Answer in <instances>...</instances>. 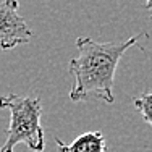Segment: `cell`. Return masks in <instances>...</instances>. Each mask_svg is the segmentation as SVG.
<instances>
[{
  "mask_svg": "<svg viewBox=\"0 0 152 152\" xmlns=\"http://www.w3.org/2000/svg\"><path fill=\"white\" fill-rule=\"evenodd\" d=\"M141 37H147L146 32L131 36L120 42H96L91 37H78V55L68 65V71L73 76V86L70 91L71 102L102 100L113 104V79L118 61L128 49L137 45Z\"/></svg>",
  "mask_w": 152,
  "mask_h": 152,
  "instance_id": "6da1fadb",
  "label": "cell"
},
{
  "mask_svg": "<svg viewBox=\"0 0 152 152\" xmlns=\"http://www.w3.org/2000/svg\"><path fill=\"white\" fill-rule=\"evenodd\" d=\"M0 108L10 110L7 139L0 144V152H15L16 144H26L34 152L45 149V134L41 125L42 105L37 97L7 94L0 97Z\"/></svg>",
  "mask_w": 152,
  "mask_h": 152,
  "instance_id": "7a4b0ae2",
  "label": "cell"
},
{
  "mask_svg": "<svg viewBox=\"0 0 152 152\" xmlns=\"http://www.w3.org/2000/svg\"><path fill=\"white\" fill-rule=\"evenodd\" d=\"M34 32L20 15L18 0L0 2V49L10 50L16 45L28 44Z\"/></svg>",
  "mask_w": 152,
  "mask_h": 152,
  "instance_id": "3957f363",
  "label": "cell"
},
{
  "mask_svg": "<svg viewBox=\"0 0 152 152\" xmlns=\"http://www.w3.org/2000/svg\"><path fill=\"white\" fill-rule=\"evenodd\" d=\"M55 142L58 152H105L107 149L105 137L100 131H88L68 144L55 137Z\"/></svg>",
  "mask_w": 152,
  "mask_h": 152,
  "instance_id": "277c9868",
  "label": "cell"
},
{
  "mask_svg": "<svg viewBox=\"0 0 152 152\" xmlns=\"http://www.w3.org/2000/svg\"><path fill=\"white\" fill-rule=\"evenodd\" d=\"M133 104H134L136 110L141 112L144 121L149 123V125L152 126V92L141 94L139 97L133 99Z\"/></svg>",
  "mask_w": 152,
  "mask_h": 152,
  "instance_id": "5b68a950",
  "label": "cell"
},
{
  "mask_svg": "<svg viewBox=\"0 0 152 152\" xmlns=\"http://www.w3.org/2000/svg\"><path fill=\"white\" fill-rule=\"evenodd\" d=\"M144 8L152 13V0H144Z\"/></svg>",
  "mask_w": 152,
  "mask_h": 152,
  "instance_id": "8992f818",
  "label": "cell"
}]
</instances>
